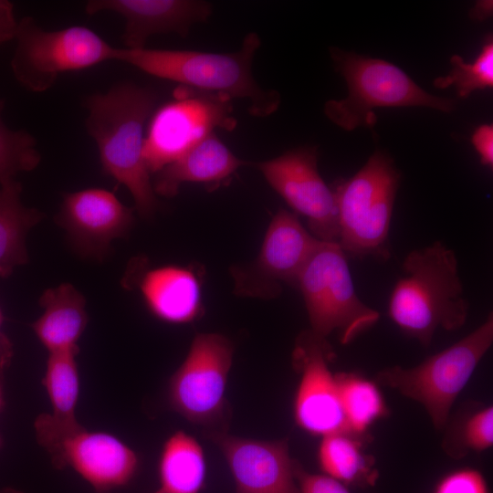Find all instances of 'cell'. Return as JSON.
<instances>
[{"label": "cell", "instance_id": "obj_1", "mask_svg": "<svg viewBox=\"0 0 493 493\" xmlns=\"http://www.w3.org/2000/svg\"><path fill=\"white\" fill-rule=\"evenodd\" d=\"M156 100L150 89L127 82L86 101V127L98 146L102 171L130 191L143 217L158 208L143 159L144 125Z\"/></svg>", "mask_w": 493, "mask_h": 493}, {"label": "cell", "instance_id": "obj_2", "mask_svg": "<svg viewBox=\"0 0 493 493\" xmlns=\"http://www.w3.org/2000/svg\"><path fill=\"white\" fill-rule=\"evenodd\" d=\"M401 267L404 276L392 290L388 315L404 333L428 347L436 330L465 325L469 304L451 248L435 241L409 252Z\"/></svg>", "mask_w": 493, "mask_h": 493}, {"label": "cell", "instance_id": "obj_3", "mask_svg": "<svg viewBox=\"0 0 493 493\" xmlns=\"http://www.w3.org/2000/svg\"><path fill=\"white\" fill-rule=\"evenodd\" d=\"M259 46L257 34L252 32L233 53L116 47L114 60L195 90L248 100L249 113L263 118L278 109L280 95L254 79L251 67Z\"/></svg>", "mask_w": 493, "mask_h": 493}, {"label": "cell", "instance_id": "obj_4", "mask_svg": "<svg viewBox=\"0 0 493 493\" xmlns=\"http://www.w3.org/2000/svg\"><path fill=\"white\" fill-rule=\"evenodd\" d=\"M336 69L346 80L349 93L325 103V115L346 131L376 122L375 108L427 107L451 112L456 101L432 95L395 65L337 47L330 48Z\"/></svg>", "mask_w": 493, "mask_h": 493}, {"label": "cell", "instance_id": "obj_5", "mask_svg": "<svg viewBox=\"0 0 493 493\" xmlns=\"http://www.w3.org/2000/svg\"><path fill=\"white\" fill-rule=\"evenodd\" d=\"M399 181L392 159L376 151L352 177L332 189L338 244L346 257L389 258V231Z\"/></svg>", "mask_w": 493, "mask_h": 493}, {"label": "cell", "instance_id": "obj_6", "mask_svg": "<svg viewBox=\"0 0 493 493\" xmlns=\"http://www.w3.org/2000/svg\"><path fill=\"white\" fill-rule=\"evenodd\" d=\"M493 343V314L469 334L421 363L404 368L386 367L376 382L419 403L434 427L442 430L453 404Z\"/></svg>", "mask_w": 493, "mask_h": 493}, {"label": "cell", "instance_id": "obj_7", "mask_svg": "<svg viewBox=\"0 0 493 493\" xmlns=\"http://www.w3.org/2000/svg\"><path fill=\"white\" fill-rule=\"evenodd\" d=\"M296 285L303 296L310 330L324 338L337 331L340 342L348 344L380 318L356 294L347 257L336 242H319Z\"/></svg>", "mask_w": 493, "mask_h": 493}, {"label": "cell", "instance_id": "obj_8", "mask_svg": "<svg viewBox=\"0 0 493 493\" xmlns=\"http://www.w3.org/2000/svg\"><path fill=\"white\" fill-rule=\"evenodd\" d=\"M15 40L13 75L21 86L37 93L49 89L61 73L114 60L116 48L86 26L44 30L32 17L18 21Z\"/></svg>", "mask_w": 493, "mask_h": 493}, {"label": "cell", "instance_id": "obj_9", "mask_svg": "<svg viewBox=\"0 0 493 493\" xmlns=\"http://www.w3.org/2000/svg\"><path fill=\"white\" fill-rule=\"evenodd\" d=\"M232 342L218 333H199L169 382L171 407L192 424L223 431L226 389L233 362Z\"/></svg>", "mask_w": 493, "mask_h": 493}, {"label": "cell", "instance_id": "obj_10", "mask_svg": "<svg viewBox=\"0 0 493 493\" xmlns=\"http://www.w3.org/2000/svg\"><path fill=\"white\" fill-rule=\"evenodd\" d=\"M227 97L180 87L174 99L152 116L144 138L143 159L150 173L175 161L216 128L236 125Z\"/></svg>", "mask_w": 493, "mask_h": 493}, {"label": "cell", "instance_id": "obj_11", "mask_svg": "<svg viewBox=\"0 0 493 493\" xmlns=\"http://www.w3.org/2000/svg\"><path fill=\"white\" fill-rule=\"evenodd\" d=\"M320 240L301 225L297 215L280 209L273 216L254 262L233 268L235 292L270 299L282 283L296 285L299 275Z\"/></svg>", "mask_w": 493, "mask_h": 493}, {"label": "cell", "instance_id": "obj_12", "mask_svg": "<svg viewBox=\"0 0 493 493\" xmlns=\"http://www.w3.org/2000/svg\"><path fill=\"white\" fill-rule=\"evenodd\" d=\"M270 186L298 214L306 217L314 236L339 240L335 195L317 168V151L311 147L289 150L257 164Z\"/></svg>", "mask_w": 493, "mask_h": 493}, {"label": "cell", "instance_id": "obj_13", "mask_svg": "<svg viewBox=\"0 0 493 493\" xmlns=\"http://www.w3.org/2000/svg\"><path fill=\"white\" fill-rule=\"evenodd\" d=\"M333 355L326 338L311 330L301 332L296 340L292 360L300 378L293 414L297 425L313 435L349 433L336 377L329 368Z\"/></svg>", "mask_w": 493, "mask_h": 493}, {"label": "cell", "instance_id": "obj_14", "mask_svg": "<svg viewBox=\"0 0 493 493\" xmlns=\"http://www.w3.org/2000/svg\"><path fill=\"white\" fill-rule=\"evenodd\" d=\"M47 451L56 467H70L94 493H112L126 486L138 468V456L126 444L112 435L81 425Z\"/></svg>", "mask_w": 493, "mask_h": 493}, {"label": "cell", "instance_id": "obj_15", "mask_svg": "<svg viewBox=\"0 0 493 493\" xmlns=\"http://www.w3.org/2000/svg\"><path fill=\"white\" fill-rule=\"evenodd\" d=\"M56 220L79 255L102 259L128 234L133 215L112 192L92 187L65 194Z\"/></svg>", "mask_w": 493, "mask_h": 493}, {"label": "cell", "instance_id": "obj_16", "mask_svg": "<svg viewBox=\"0 0 493 493\" xmlns=\"http://www.w3.org/2000/svg\"><path fill=\"white\" fill-rule=\"evenodd\" d=\"M205 435L224 455L236 493H299L287 439L257 440L224 431Z\"/></svg>", "mask_w": 493, "mask_h": 493}, {"label": "cell", "instance_id": "obj_17", "mask_svg": "<svg viewBox=\"0 0 493 493\" xmlns=\"http://www.w3.org/2000/svg\"><path fill=\"white\" fill-rule=\"evenodd\" d=\"M85 10L89 15L107 11L123 16L125 48L141 49L156 34L186 36L193 24L207 19L211 5L191 0H91Z\"/></svg>", "mask_w": 493, "mask_h": 493}, {"label": "cell", "instance_id": "obj_18", "mask_svg": "<svg viewBox=\"0 0 493 493\" xmlns=\"http://www.w3.org/2000/svg\"><path fill=\"white\" fill-rule=\"evenodd\" d=\"M148 310L172 324L190 323L204 313L202 281L194 267L164 265L135 279Z\"/></svg>", "mask_w": 493, "mask_h": 493}, {"label": "cell", "instance_id": "obj_19", "mask_svg": "<svg viewBox=\"0 0 493 493\" xmlns=\"http://www.w3.org/2000/svg\"><path fill=\"white\" fill-rule=\"evenodd\" d=\"M244 164L213 132L156 173L152 187L155 194L172 197L184 183L216 184Z\"/></svg>", "mask_w": 493, "mask_h": 493}, {"label": "cell", "instance_id": "obj_20", "mask_svg": "<svg viewBox=\"0 0 493 493\" xmlns=\"http://www.w3.org/2000/svg\"><path fill=\"white\" fill-rule=\"evenodd\" d=\"M39 304L43 313L32 329L48 354H78V342L88 323L83 295L73 285L62 283L45 290Z\"/></svg>", "mask_w": 493, "mask_h": 493}, {"label": "cell", "instance_id": "obj_21", "mask_svg": "<svg viewBox=\"0 0 493 493\" xmlns=\"http://www.w3.org/2000/svg\"><path fill=\"white\" fill-rule=\"evenodd\" d=\"M21 192L16 180L0 184V278L27 262L26 237L42 218L39 211L22 203Z\"/></svg>", "mask_w": 493, "mask_h": 493}, {"label": "cell", "instance_id": "obj_22", "mask_svg": "<svg viewBox=\"0 0 493 493\" xmlns=\"http://www.w3.org/2000/svg\"><path fill=\"white\" fill-rule=\"evenodd\" d=\"M363 437L347 432L321 436L318 460L324 475L347 487L374 485L379 475L373 457L362 449Z\"/></svg>", "mask_w": 493, "mask_h": 493}, {"label": "cell", "instance_id": "obj_23", "mask_svg": "<svg viewBox=\"0 0 493 493\" xmlns=\"http://www.w3.org/2000/svg\"><path fill=\"white\" fill-rule=\"evenodd\" d=\"M205 470V454L198 441L177 431L166 440L161 453L159 488L163 493H199Z\"/></svg>", "mask_w": 493, "mask_h": 493}, {"label": "cell", "instance_id": "obj_24", "mask_svg": "<svg viewBox=\"0 0 493 493\" xmlns=\"http://www.w3.org/2000/svg\"><path fill=\"white\" fill-rule=\"evenodd\" d=\"M335 377L348 432L365 436L374 422L388 414L378 384L353 372H338Z\"/></svg>", "mask_w": 493, "mask_h": 493}, {"label": "cell", "instance_id": "obj_25", "mask_svg": "<svg viewBox=\"0 0 493 493\" xmlns=\"http://www.w3.org/2000/svg\"><path fill=\"white\" fill-rule=\"evenodd\" d=\"M77 354H48L43 385L49 398L52 411L47 414L58 423L79 424L75 410L79 394V375Z\"/></svg>", "mask_w": 493, "mask_h": 493}, {"label": "cell", "instance_id": "obj_26", "mask_svg": "<svg viewBox=\"0 0 493 493\" xmlns=\"http://www.w3.org/2000/svg\"><path fill=\"white\" fill-rule=\"evenodd\" d=\"M493 445V408L475 406L458 416L445 435L443 448L451 457L459 458L469 451L482 452Z\"/></svg>", "mask_w": 493, "mask_h": 493}, {"label": "cell", "instance_id": "obj_27", "mask_svg": "<svg viewBox=\"0 0 493 493\" xmlns=\"http://www.w3.org/2000/svg\"><path fill=\"white\" fill-rule=\"evenodd\" d=\"M451 70L446 77L434 80V86L445 89L455 86L460 98L468 97L477 89L492 88L493 86V41L491 36L486 39L476 60L466 63L458 55L450 58Z\"/></svg>", "mask_w": 493, "mask_h": 493}, {"label": "cell", "instance_id": "obj_28", "mask_svg": "<svg viewBox=\"0 0 493 493\" xmlns=\"http://www.w3.org/2000/svg\"><path fill=\"white\" fill-rule=\"evenodd\" d=\"M0 100V184L15 180L16 174L34 170L41 156L33 135L24 130L13 131L4 123Z\"/></svg>", "mask_w": 493, "mask_h": 493}, {"label": "cell", "instance_id": "obj_29", "mask_svg": "<svg viewBox=\"0 0 493 493\" xmlns=\"http://www.w3.org/2000/svg\"><path fill=\"white\" fill-rule=\"evenodd\" d=\"M434 493H489L483 475L473 468H465L444 477Z\"/></svg>", "mask_w": 493, "mask_h": 493}, {"label": "cell", "instance_id": "obj_30", "mask_svg": "<svg viewBox=\"0 0 493 493\" xmlns=\"http://www.w3.org/2000/svg\"><path fill=\"white\" fill-rule=\"evenodd\" d=\"M293 471L299 493H351L344 484L324 474L310 473L295 459Z\"/></svg>", "mask_w": 493, "mask_h": 493}, {"label": "cell", "instance_id": "obj_31", "mask_svg": "<svg viewBox=\"0 0 493 493\" xmlns=\"http://www.w3.org/2000/svg\"><path fill=\"white\" fill-rule=\"evenodd\" d=\"M472 144L477 152L480 163L492 167L493 164V127L483 124L477 127L472 135Z\"/></svg>", "mask_w": 493, "mask_h": 493}, {"label": "cell", "instance_id": "obj_32", "mask_svg": "<svg viewBox=\"0 0 493 493\" xmlns=\"http://www.w3.org/2000/svg\"><path fill=\"white\" fill-rule=\"evenodd\" d=\"M18 21L15 16L14 5L7 0H0V45L16 38Z\"/></svg>", "mask_w": 493, "mask_h": 493}, {"label": "cell", "instance_id": "obj_33", "mask_svg": "<svg viewBox=\"0 0 493 493\" xmlns=\"http://www.w3.org/2000/svg\"><path fill=\"white\" fill-rule=\"evenodd\" d=\"M3 321L4 316L0 307V373L8 365L13 351L10 341L2 331Z\"/></svg>", "mask_w": 493, "mask_h": 493}, {"label": "cell", "instance_id": "obj_34", "mask_svg": "<svg viewBox=\"0 0 493 493\" xmlns=\"http://www.w3.org/2000/svg\"><path fill=\"white\" fill-rule=\"evenodd\" d=\"M492 1H477L469 12L473 20L482 21L492 16Z\"/></svg>", "mask_w": 493, "mask_h": 493}, {"label": "cell", "instance_id": "obj_35", "mask_svg": "<svg viewBox=\"0 0 493 493\" xmlns=\"http://www.w3.org/2000/svg\"><path fill=\"white\" fill-rule=\"evenodd\" d=\"M2 404H3V392H2V387L0 383V409L2 407Z\"/></svg>", "mask_w": 493, "mask_h": 493}, {"label": "cell", "instance_id": "obj_36", "mask_svg": "<svg viewBox=\"0 0 493 493\" xmlns=\"http://www.w3.org/2000/svg\"><path fill=\"white\" fill-rule=\"evenodd\" d=\"M152 493H163V492L162 491V489L158 488L157 490H155V491L152 492Z\"/></svg>", "mask_w": 493, "mask_h": 493}, {"label": "cell", "instance_id": "obj_37", "mask_svg": "<svg viewBox=\"0 0 493 493\" xmlns=\"http://www.w3.org/2000/svg\"><path fill=\"white\" fill-rule=\"evenodd\" d=\"M4 493H16V492H14V491H7V492H4Z\"/></svg>", "mask_w": 493, "mask_h": 493}, {"label": "cell", "instance_id": "obj_38", "mask_svg": "<svg viewBox=\"0 0 493 493\" xmlns=\"http://www.w3.org/2000/svg\"><path fill=\"white\" fill-rule=\"evenodd\" d=\"M0 444H1V440H0Z\"/></svg>", "mask_w": 493, "mask_h": 493}]
</instances>
